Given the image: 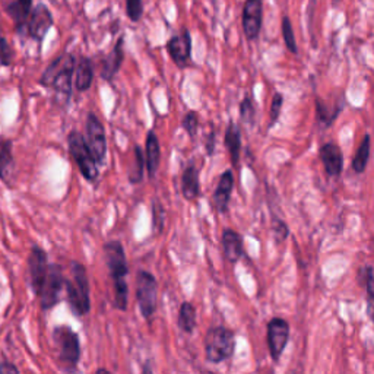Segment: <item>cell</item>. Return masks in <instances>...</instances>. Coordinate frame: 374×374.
Here are the masks:
<instances>
[{"mask_svg": "<svg viewBox=\"0 0 374 374\" xmlns=\"http://www.w3.org/2000/svg\"><path fill=\"white\" fill-rule=\"evenodd\" d=\"M86 135H88L86 144L88 147H90L97 164H103L107 153L105 132H104L103 123L92 113L88 114V119H86Z\"/></svg>", "mask_w": 374, "mask_h": 374, "instance_id": "obj_8", "label": "cell"}, {"mask_svg": "<svg viewBox=\"0 0 374 374\" xmlns=\"http://www.w3.org/2000/svg\"><path fill=\"white\" fill-rule=\"evenodd\" d=\"M205 357L212 364H219L234 354L236 336L227 327H211L205 336Z\"/></svg>", "mask_w": 374, "mask_h": 374, "instance_id": "obj_3", "label": "cell"}, {"mask_svg": "<svg viewBox=\"0 0 374 374\" xmlns=\"http://www.w3.org/2000/svg\"><path fill=\"white\" fill-rule=\"evenodd\" d=\"M321 158L326 173L331 177H338L344 169V155L339 147L334 142H329L321 148Z\"/></svg>", "mask_w": 374, "mask_h": 374, "instance_id": "obj_15", "label": "cell"}, {"mask_svg": "<svg viewBox=\"0 0 374 374\" xmlns=\"http://www.w3.org/2000/svg\"><path fill=\"white\" fill-rule=\"evenodd\" d=\"M157 279L147 271L138 272L136 277V299L142 316L149 319L157 310Z\"/></svg>", "mask_w": 374, "mask_h": 374, "instance_id": "obj_6", "label": "cell"}, {"mask_svg": "<svg viewBox=\"0 0 374 374\" xmlns=\"http://www.w3.org/2000/svg\"><path fill=\"white\" fill-rule=\"evenodd\" d=\"M223 245H224V253L225 258L231 262L236 263L243 256V241L238 233L234 229H225L223 234Z\"/></svg>", "mask_w": 374, "mask_h": 374, "instance_id": "obj_20", "label": "cell"}, {"mask_svg": "<svg viewBox=\"0 0 374 374\" xmlns=\"http://www.w3.org/2000/svg\"><path fill=\"white\" fill-rule=\"evenodd\" d=\"M370 147H371L370 135H366L364 139H362V142L360 144L356 157L353 160V169L358 174L364 173V170L367 167V162H369V158H370Z\"/></svg>", "mask_w": 374, "mask_h": 374, "instance_id": "obj_26", "label": "cell"}, {"mask_svg": "<svg viewBox=\"0 0 374 374\" xmlns=\"http://www.w3.org/2000/svg\"><path fill=\"white\" fill-rule=\"evenodd\" d=\"M182 126L187 132V135H189L192 139H195L197 127H199V116H197L196 112H189L183 117Z\"/></svg>", "mask_w": 374, "mask_h": 374, "instance_id": "obj_30", "label": "cell"}, {"mask_svg": "<svg viewBox=\"0 0 374 374\" xmlns=\"http://www.w3.org/2000/svg\"><path fill=\"white\" fill-rule=\"evenodd\" d=\"M225 147L229 152L231 164L236 167L240 160V148H241V132L240 127L231 122L225 130Z\"/></svg>", "mask_w": 374, "mask_h": 374, "instance_id": "obj_22", "label": "cell"}, {"mask_svg": "<svg viewBox=\"0 0 374 374\" xmlns=\"http://www.w3.org/2000/svg\"><path fill=\"white\" fill-rule=\"evenodd\" d=\"M179 327L186 334H192L196 327V309L189 301L182 304L179 312Z\"/></svg>", "mask_w": 374, "mask_h": 374, "instance_id": "obj_25", "label": "cell"}, {"mask_svg": "<svg viewBox=\"0 0 374 374\" xmlns=\"http://www.w3.org/2000/svg\"><path fill=\"white\" fill-rule=\"evenodd\" d=\"M15 161L12 155V142L0 139V179L6 184H10L14 174Z\"/></svg>", "mask_w": 374, "mask_h": 374, "instance_id": "obj_19", "label": "cell"}, {"mask_svg": "<svg viewBox=\"0 0 374 374\" xmlns=\"http://www.w3.org/2000/svg\"><path fill=\"white\" fill-rule=\"evenodd\" d=\"M126 12L130 21L138 22L144 15V3H142V0H126Z\"/></svg>", "mask_w": 374, "mask_h": 374, "instance_id": "obj_31", "label": "cell"}, {"mask_svg": "<svg viewBox=\"0 0 374 374\" xmlns=\"http://www.w3.org/2000/svg\"><path fill=\"white\" fill-rule=\"evenodd\" d=\"M105 253V260L107 266L110 269V275L113 277V281H126V275L129 272L126 255L123 246L119 243V241H110L104 246Z\"/></svg>", "mask_w": 374, "mask_h": 374, "instance_id": "obj_11", "label": "cell"}, {"mask_svg": "<svg viewBox=\"0 0 374 374\" xmlns=\"http://www.w3.org/2000/svg\"><path fill=\"white\" fill-rule=\"evenodd\" d=\"M63 284H64V278H63L60 266L50 265L47 271V277L46 279H44L40 291L37 292L41 307L44 310L51 309L53 306H56Z\"/></svg>", "mask_w": 374, "mask_h": 374, "instance_id": "obj_7", "label": "cell"}, {"mask_svg": "<svg viewBox=\"0 0 374 374\" xmlns=\"http://www.w3.org/2000/svg\"><path fill=\"white\" fill-rule=\"evenodd\" d=\"M214 144H215V134L211 132V135H209L208 144H206V149H208V155H212L214 153Z\"/></svg>", "mask_w": 374, "mask_h": 374, "instance_id": "obj_38", "label": "cell"}, {"mask_svg": "<svg viewBox=\"0 0 374 374\" xmlns=\"http://www.w3.org/2000/svg\"><path fill=\"white\" fill-rule=\"evenodd\" d=\"M31 6H32V0H16V2H14L8 8V12L15 19L16 28L19 31L24 29L27 24L31 14Z\"/></svg>", "mask_w": 374, "mask_h": 374, "instance_id": "obj_23", "label": "cell"}, {"mask_svg": "<svg viewBox=\"0 0 374 374\" xmlns=\"http://www.w3.org/2000/svg\"><path fill=\"white\" fill-rule=\"evenodd\" d=\"M152 214H153V228H155V231H158V233H161L164 227V209L160 202H153Z\"/></svg>", "mask_w": 374, "mask_h": 374, "instance_id": "obj_35", "label": "cell"}, {"mask_svg": "<svg viewBox=\"0 0 374 374\" xmlns=\"http://www.w3.org/2000/svg\"><path fill=\"white\" fill-rule=\"evenodd\" d=\"M201 192V184H199V171L190 164L183 171L182 175V193L184 196V199L187 201H195L197 196H199Z\"/></svg>", "mask_w": 374, "mask_h": 374, "instance_id": "obj_18", "label": "cell"}, {"mask_svg": "<svg viewBox=\"0 0 374 374\" xmlns=\"http://www.w3.org/2000/svg\"><path fill=\"white\" fill-rule=\"evenodd\" d=\"M241 24H243L245 36L249 41L259 37L263 24V0H246Z\"/></svg>", "mask_w": 374, "mask_h": 374, "instance_id": "obj_10", "label": "cell"}, {"mask_svg": "<svg viewBox=\"0 0 374 374\" xmlns=\"http://www.w3.org/2000/svg\"><path fill=\"white\" fill-rule=\"evenodd\" d=\"M161 161V148L157 135L153 132H149L147 136V169L149 177L155 175Z\"/></svg>", "mask_w": 374, "mask_h": 374, "instance_id": "obj_21", "label": "cell"}, {"mask_svg": "<svg viewBox=\"0 0 374 374\" xmlns=\"http://www.w3.org/2000/svg\"><path fill=\"white\" fill-rule=\"evenodd\" d=\"M94 78V71H92V63L90 59L82 58L78 63V68H76V88L79 91L90 90L92 85Z\"/></svg>", "mask_w": 374, "mask_h": 374, "instance_id": "obj_24", "label": "cell"}, {"mask_svg": "<svg viewBox=\"0 0 374 374\" xmlns=\"http://www.w3.org/2000/svg\"><path fill=\"white\" fill-rule=\"evenodd\" d=\"M167 51L179 68H186L192 56V37L189 29L183 28L180 36H174L167 42Z\"/></svg>", "mask_w": 374, "mask_h": 374, "instance_id": "obj_13", "label": "cell"}, {"mask_svg": "<svg viewBox=\"0 0 374 374\" xmlns=\"http://www.w3.org/2000/svg\"><path fill=\"white\" fill-rule=\"evenodd\" d=\"M281 29H282V38H284V42H285V46H287V49L294 54L299 53V47H297V41H295V36H294V29H292L291 21L288 16L282 18Z\"/></svg>", "mask_w": 374, "mask_h": 374, "instance_id": "obj_28", "label": "cell"}, {"mask_svg": "<svg viewBox=\"0 0 374 374\" xmlns=\"http://www.w3.org/2000/svg\"><path fill=\"white\" fill-rule=\"evenodd\" d=\"M51 25H53V16L50 14V10L47 9V6L38 5L36 6L34 10H32V14L29 15L24 28L31 38L41 41L44 37H46Z\"/></svg>", "mask_w": 374, "mask_h": 374, "instance_id": "obj_12", "label": "cell"}, {"mask_svg": "<svg viewBox=\"0 0 374 374\" xmlns=\"http://www.w3.org/2000/svg\"><path fill=\"white\" fill-rule=\"evenodd\" d=\"M144 155H142V151L139 147H135V164L134 169L129 171V179L132 183H139L142 182V177H144Z\"/></svg>", "mask_w": 374, "mask_h": 374, "instance_id": "obj_29", "label": "cell"}, {"mask_svg": "<svg viewBox=\"0 0 374 374\" xmlns=\"http://www.w3.org/2000/svg\"><path fill=\"white\" fill-rule=\"evenodd\" d=\"M282 104H284V97L282 94L277 92L273 95V100H272V107H271V126H273L275 123L278 122L279 119V114H281V108H282Z\"/></svg>", "mask_w": 374, "mask_h": 374, "instance_id": "obj_33", "label": "cell"}, {"mask_svg": "<svg viewBox=\"0 0 374 374\" xmlns=\"http://www.w3.org/2000/svg\"><path fill=\"white\" fill-rule=\"evenodd\" d=\"M54 340L59 348V361L66 370H73L81 358L78 335L71 327L59 326L54 329Z\"/></svg>", "mask_w": 374, "mask_h": 374, "instance_id": "obj_4", "label": "cell"}, {"mask_svg": "<svg viewBox=\"0 0 374 374\" xmlns=\"http://www.w3.org/2000/svg\"><path fill=\"white\" fill-rule=\"evenodd\" d=\"M240 116L246 123H253V120H255V105H253L249 95H246L245 100L240 103Z\"/></svg>", "mask_w": 374, "mask_h": 374, "instance_id": "obj_32", "label": "cell"}, {"mask_svg": "<svg viewBox=\"0 0 374 374\" xmlns=\"http://www.w3.org/2000/svg\"><path fill=\"white\" fill-rule=\"evenodd\" d=\"M6 371H18V369L12 364H8V362H0V373H6Z\"/></svg>", "mask_w": 374, "mask_h": 374, "instance_id": "obj_39", "label": "cell"}, {"mask_svg": "<svg viewBox=\"0 0 374 374\" xmlns=\"http://www.w3.org/2000/svg\"><path fill=\"white\" fill-rule=\"evenodd\" d=\"M69 151L75 162L78 164L84 177L86 180L94 182L98 175L97 161L79 132H72L69 135Z\"/></svg>", "mask_w": 374, "mask_h": 374, "instance_id": "obj_5", "label": "cell"}, {"mask_svg": "<svg viewBox=\"0 0 374 374\" xmlns=\"http://www.w3.org/2000/svg\"><path fill=\"white\" fill-rule=\"evenodd\" d=\"M28 266H29V275H31V282L32 287H34L36 294L40 291L41 285L47 277V271H49V263H47V255L46 251L40 249L38 246H34L31 249V255L28 260Z\"/></svg>", "mask_w": 374, "mask_h": 374, "instance_id": "obj_14", "label": "cell"}, {"mask_svg": "<svg viewBox=\"0 0 374 374\" xmlns=\"http://www.w3.org/2000/svg\"><path fill=\"white\" fill-rule=\"evenodd\" d=\"M12 62V49L9 47L8 41L2 37L0 38V63L3 66H9Z\"/></svg>", "mask_w": 374, "mask_h": 374, "instance_id": "obj_36", "label": "cell"}, {"mask_svg": "<svg viewBox=\"0 0 374 374\" xmlns=\"http://www.w3.org/2000/svg\"><path fill=\"white\" fill-rule=\"evenodd\" d=\"M367 300H369V306H367V313L370 316V319L374 323V291H367Z\"/></svg>", "mask_w": 374, "mask_h": 374, "instance_id": "obj_37", "label": "cell"}, {"mask_svg": "<svg viewBox=\"0 0 374 374\" xmlns=\"http://www.w3.org/2000/svg\"><path fill=\"white\" fill-rule=\"evenodd\" d=\"M332 3H334V6H338L339 3H342V0H332Z\"/></svg>", "mask_w": 374, "mask_h": 374, "instance_id": "obj_40", "label": "cell"}, {"mask_svg": "<svg viewBox=\"0 0 374 374\" xmlns=\"http://www.w3.org/2000/svg\"><path fill=\"white\" fill-rule=\"evenodd\" d=\"M316 104H317L316 105V108H317V117H319V120H321V123L325 127H329V126H331L335 122L336 116L340 113V110H342V107H344V105H340V107H336L334 110V108H329L325 103H321L319 100H317Z\"/></svg>", "mask_w": 374, "mask_h": 374, "instance_id": "obj_27", "label": "cell"}, {"mask_svg": "<svg viewBox=\"0 0 374 374\" xmlns=\"http://www.w3.org/2000/svg\"><path fill=\"white\" fill-rule=\"evenodd\" d=\"M125 59V51H123V38H120L114 46L113 51L108 54L103 64V72L101 76L105 81H112L114 75L119 72L120 66H122Z\"/></svg>", "mask_w": 374, "mask_h": 374, "instance_id": "obj_17", "label": "cell"}, {"mask_svg": "<svg viewBox=\"0 0 374 374\" xmlns=\"http://www.w3.org/2000/svg\"><path fill=\"white\" fill-rule=\"evenodd\" d=\"M71 272H72V278L69 281H64L66 292H68V300L71 303L72 310L78 316H84L91 309L90 282H88L86 271L81 263L72 262Z\"/></svg>", "mask_w": 374, "mask_h": 374, "instance_id": "obj_2", "label": "cell"}, {"mask_svg": "<svg viewBox=\"0 0 374 374\" xmlns=\"http://www.w3.org/2000/svg\"><path fill=\"white\" fill-rule=\"evenodd\" d=\"M234 187V175L233 171H224L221 177H219L218 187L214 193V205L219 214H225L229 203L231 193H233Z\"/></svg>", "mask_w": 374, "mask_h": 374, "instance_id": "obj_16", "label": "cell"}, {"mask_svg": "<svg viewBox=\"0 0 374 374\" xmlns=\"http://www.w3.org/2000/svg\"><path fill=\"white\" fill-rule=\"evenodd\" d=\"M290 325L281 317H273L268 323V345L271 357L273 361H278L288 344Z\"/></svg>", "mask_w": 374, "mask_h": 374, "instance_id": "obj_9", "label": "cell"}, {"mask_svg": "<svg viewBox=\"0 0 374 374\" xmlns=\"http://www.w3.org/2000/svg\"><path fill=\"white\" fill-rule=\"evenodd\" d=\"M75 71V59L71 54H63V56L54 60L46 72L42 73L41 85L51 86L59 97H63L66 101L69 100L72 91V75Z\"/></svg>", "mask_w": 374, "mask_h": 374, "instance_id": "obj_1", "label": "cell"}, {"mask_svg": "<svg viewBox=\"0 0 374 374\" xmlns=\"http://www.w3.org/2000/svg\"><path fill=\"white\" fill-rule=\"evenodd\" d=\"M273 231H275V240H277V243H282V241L288 237V225L285 224L281 219H273Z\"/></svg>", "mask_w": 374, "mask_h": 374, "instance_id": "obj_34", "label": "cell"}]
</instances>
